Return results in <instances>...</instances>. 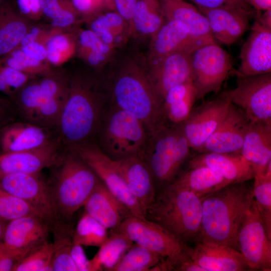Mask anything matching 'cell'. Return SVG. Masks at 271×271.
<instances>
[{
    "label": "cell",
    "mask_w": 271,
    "mask_h": 271,
    "mask_svg": "<svg viewBox=\"0 0 271 271\" xmlns=\"http://www.w3.org/2000/svg\"><path fill=\"white\" fill-rule=\"evenodd\" d=\"M100 75L107 104L139 119L149 135L165 124L161 103L148 74L146 58L123 57Z\"/></svg>",
    "instance_id": "cell-1"
},
{
    "label": "cell",
    "mask_w": 271,
    "mask_h": 271,
    "mask_svg": "<svg viewBox=\"0 0 271 271\" xmlns=\"http://www.w3.org/2000/svg\"><path fill=\"white\" fill-rule=\"evenodd\" d=\"M107 104L100 73L80 70L70 75L67 97L55 128L65 148L95 140Z\"/></svg>",
    "instance_id": "cell-2"
},
{
    "label": "cell",
    "mask_w": 271,
    "mask_h": 271,
    "mask_svg": "<svg viewBox=\"0 0 271 271\" xmlns=\"http://www.w3.org/2000/svg\"><path fill=\"white\" fill-rule=\"evenodd\" d=\"M50 188L62 233L71 232L69 223L83 207L100 179L93 170L73 151L65 148L56 163Z\"/></svg>",
    "instance_id": "cell-3"
},
{
    "label": "cell",
    "mask_w": 271,
    "mask_h": 271,
    "mask_svg": "<svg viewBox=\"0 0 271 271\" xmlns=\"http://www.w3.org/2000/svg\"><path fill=\"white\" fill-rule=\"evenodd\" d=\"M253 198L252 188L245 182L230 183L202 198L201 227L197 239L237 249V232Z\"/></svg>",
    "instance_id": "cell-4"
},
{
    "label": "cell",
    "mask_w": 271,
    "mask_h": 271,
    "mask_svg": "<svg viewBox=\"0 0 271 271\" xmlns=\"http://www.w3.org/2000/svg\"><path fill=\"white\" fill-rule=\"evenodd\" d=\"M146 218L161 225L188 245L200 236L202 199L192 192L169 184L156 195L146 210Z\"/></svg>",
    "instance_id": "cell-5"
},
{
    "label": "cell",
    "mask_w": 271,
    "mask_h": 271,
    "mask_svg": "<svg viewBox=\"0 0 271 271\" xmlns=\"http://www.w3.org/2000/svg\"><path fill=\"white\" fill-rule=\"evenodd\" d=\"M149 133L144 124L131 113L107 104L95 140L112 160L142 158Z\"/></svg>",
    "instance_id": "cell-6"
},
{
    "label": "cell",
    "mask_w": 271,
    "mask_h": 271,
    "mask_svg": "<svg viewBox=\"0 0 271 271\" xmlns=\"http://www.w3.org/2000/svg\"><path fill=\"white\" fill-rule=\"evenodd\" d=\"M191 148L179 124H165L149 138L142 158L156 184H171L190 155Z\"/></svg>",
    "instance_id": "cell-7"
},
{
    "label": "cell",
    "mask_w": 271,
    "mask_h": 271,
    "mask_svg": "<svg viewBox=\"0 0 271 271\" xmlns=\"http://www.w3.org/2000/svg\"><path fill=\"white\" fill-rule=\"evenodd\" d=\"M117 231L132 242L144 246L168 259L174 270L189 255L188 245L158 224L131 215L124 219Z\"/></svg>",
    "instance_id": "cell-8"
},
{
    "label": "cell",
    "mask_w": 271,
    "mask_h": 271,
    "mask_svg": "<svg viewBox=\"0 0 271 271\" xmlns=\"http://www.w3.org/2000/svg\"><path fill=\"white\" fill-rule=\"evenodd\" d=\"M192 83L196 99L218 93L233 66L230 55L217 43L203 45L190 54Z\"/></svg>",
    "instance_id": "cell-9"
},
{
    "label": "cell",
    "mask_w": 271,
    "mask_h": 271,
    "mask_svg": "<svg viewBox=\"0 0 271 271\" xmlns=\"http://www.w3.org/2000/svg\"><path fill=\"white\" fill-rule=\"evenodd\" d=\"M67 148L75 152L93 170L110 192L132 215L146 218L145 210L129 191L113 160L100 149L95 140Z\"/></svg>",
    "instance_id": "cell-10"
},
{
    "label": "cell",
    "mask_w": 271,
    "mask_h": 271,
    "mask_svg": "<svg viewBox=\"0 0 271 271\" xmlns=\"http://www.w3.org/2000/svg\"><path fill=\"white\" fill-rule=\"evenodd\" d=\"M0 186L32 206L50 226L55 236L61 235L48 181L37 173H16L0 179Z\"/></svg>",
    "instance_id": "cell-11"
},
{
    "label": "cell",
    "mask_w": 271,
    "mask_h": 271,
    "mask_svg": "<svg viewBox=\"0 0 271 271\" xmlns=\"http://www.w3.org/2000/svg\"><path fill=\"white\" fill-rule=\"evenodd\" d=\"M236 245L249 269L271 270V239L267 236L254 198L239 226Z\"/></svg>",
    "instance_id": "cell-12"
},
{
    "label": "cell",
    "mask_w": 271,
    "mask_h": 271,
    "mask_svg": "<svg viewBox=\"0 0 271 271\" xmlns=\"http://www.w3.org/2000/svg\"><path fill=\"white\" fill-rule=\"evenodd\" d=\"M222 93L251 121H271V73L238 76L236 87Z\"/></svg>",
    "instance_id": "cell-13"
},
{
    "label": "cell",
    "mask_w": 271,
    "mask_h": 271,
    "mask_svg": "<svg viewBox=\"0 0 271 271\" xmlns=\"http://www.w3.org/2000/svg\"><path fill=\"white\" fill-rule=\"evenodd\" d=\"M190 54L177 52L146 58L148 74L161 104L164 97L171 88L192 82Z\"/></svg>",
    "instance_id": "cell-14"
},
{
    "label": "cell",
    "mask_w": 271,
    "mask_h": 271,
    "mask_svg": "<svg viewBox=\"0 0 271 271\" xmlns=\"http://www.w3.org/2000/svg\"><path fill=\"white\" fill-rule=\"evenodd\" d=\"M230 104L222 93L192 109L187 118L179 124L191 149L197 152L202 146L225 117Z\"/></svg>",
    "instance_id": "cell-15"
},
{
    "label": "cell",
    "mask_w": 271,
    "mask_h": 271,
    "mask_svg": "<svg viewBox=\"0 0 271 271\" xmlns=\"http://www.w3.org/2000/svg\"><path fill=\"white\" fill-rule=\"evenodd\" d=\"M238 76L271 73V25L255 17L239 54Z\"/></svg>",
    "instance_id": "cell-16"
},
{
    "label": "cell",
    "mask_w": 271,
    "mask_h": 271,
    "mask_svg": "<svg viewBox=\"0 0 271 271\" xmlns=\"http://www.w3.org/2000/svg\"><path fill=\"white\" fill-rule=\"evenodd\" d=\"M65 147L56 138L47 145L32 150L0 154V179L16 173H37L51 168Z\"/></svg>",
    "instance_id": "cell-17"
},
{
    "label": "cell",
    "mask_w": 271,
    "mask_h": 271,
    "mask_svg": "<svg viewBox=\"0 0 271 271\" xmlns=\"http://www.w3.org/2000/svg\"><path fill=\"white\" fill-rule=\"evenodd\" d=\"M250 121L240 108L231 103L225 117L197 152L240 154Z\"/></svg>",
    "instance_id": "cell-18"
},
{
    "label": "cell",
    "mask_w": 271,
    "mask_h": 271,
    "mask_svg": "<svg viewBox=\"0 0 271 271\" xmlns=\"http://www.w3.org/2000/svg\"><path fill=\"white\" fill-rule=\"evenodd\" d=\"M50 226L41 217L28 215L9 221L1 245L5 248L26 255L47 242Z\"/></svg>",
    "instance_id": "cell-19"
},
{
    "label": "cell",
    "mask_w": 271,
    "mask_h": 271,
    "mask_svg": "<svg viewBox=\"0 0 271 271\" xmlns=\"http://www.w3.org/2000/svg\"><path fill=\"white\" fill-rule=\"evenodd\" d=\"M188 246L189 256L205 271H243L249 269L241 253L226 244L207 240H196Z\"/></svg>",
    "instance_id": "cell-20"
},
{
    "label": "cell",
    "mask_w": 271,
    "mask_h": 271,
    "mask_svg": "<svg viewBox=\"0 0 271 271\" xmlns=\"http://www.w3.org/2000/svg\"><path fill=\"white\" fill-rule=\"evenodd\" d=\"M213 43L217 42L195 36L183 23L168 20L151 37L148 56H162L177 52L191 53L203 45Z\"/></svg>",
    "instance_id": "cell-21"
},
{
    "label": "cell",
    "mask_w": 271,
    "mask_h": 271,
    "mask_svg": "<svg viewBox=\"0 0 271 271\" xmlns=\"http://www.w3.org/2000/svg\"><path fill=\"white\" fill-rule=\"evenodd\" d=\"M197 8L206 18L215 41L228 46L244 34L249 28L250 20L256 15V12L242 9Z\"/></svg>",
    "instance_id": "cell-22"
},
{
    "label": "cell",
    "mask_w": 271,
    "mask_h": 271,
    "mask_svg": "<svg viewBox=\"0 0 271 271\" xmlns=\"http://www.w3.org/2000/svg\"><path fill=\"white\" fill-rule=\"evenodd\" d=\"M56 138L55 129L15 121L0 127V153L36 149Z\"/></svg>",
    "instance_id": "cell-23"
},
{
    "label": "cell",
    "mask_w": 271,
    "mask_h": 271,
    "mask_svg": "<svg viewBox=\"0 0 271 271\" xmlns=\"http://www.w3.org/2000/svg\"><path fill=\"white\" fill-rule=\"evenodd\" d=\"M83 207L85 213L110 232L117 230L124 219L132 215L100 180Z\"/></svg>",
    "instance_id": "cell-24"
},
{
    "label": "cell",
    "mask_w": 271,
    "mask_h": 271,
    "mask_svg": "<svg viewBox=\"0 0 271 271\" xmlns=\"http://www.w3.org/2000/svg\"><path fill=\"white\" fill-rule=\"evenodd\" d=\"M113 161L129 191L145 210L146 216V209L157 195L156 186L147 164L139 156Z\"/></svg>",
    "instance_id": "cell-25"
},
{
    "label": "cell",
    "mask_w": 271,
    "mask_h": 271,
    "mask_svg": "<svg viewBox=\"0 0 271 271\" xmlns=\"http://www.w3.org/2000/svg\"><path fill=\"white\" fill-rule=\"evenodd\" d=\"M206 166L231 183L245 182L252 179V166L237 153H203L191 158L188 168Z\"/></svg>",
    "instance_id": "cell-26"
},
{
    "label": "cell",
    "mask_w": 271,
    "mask_h": 271,
    "mask_svg": "<svg viewBox=\"0 0 271 271\" xmlns=\"http://www.w3.org/2000/svg\"><path fill=\"white\" fill-rule=\"evenodd\" d=\"M240 154L254 172L266 170L271 164V121H250Z\"/></svg>",
    "instance_id": "cell-27"
},
{
    "label": "cell",
    "mask_w": 271,
    "mask_h": 271,
    "mask_svg": "<svg viewBox=\"0 0 271 271\" xmlns=\"http://www.w3.org/2000/svg\"><path fill=\"white\" fill-rule=\"evenodd\" d=\"M159 1L166 21H179L185 24L195 36L216 42L212 36L206 18L196 6L185 0Z\"/></svg>",
    "instance_id": "cell-28"
},
{
    "label": "cell",
    "mask_w": 271,
    "mask_h": 271,
    "mask_svg": "<svg viewBox=\"0 0 271 271\" xmlns=\"http://www.w3.org/2000/svg\"><path fill=\"white\" fill-rule=\"evenodd\" d=\"M34 23L9 2L0 4V58L19 46Z\"/></svg>",
    "instance_id": "cell-29"
},
{
    "label": "cell",
    "mask_w": 271,
    "mask_h": 271,
    "mask_svg": "<svg viewBox=\"0 0 271 271\" xmlns=\"http://www.w3.org/2000/svg\"><path fill=\"white\" fill-rule=\"evenodd\" d=\"M76 54L95 72L100 73L111 61L115 49L103 42L89 29L76 28Z\"/></svg>",
    "instance_id": "cell-30"
},
{
    "label": "cell",
    "mask_w": 271,
    "mask_h": 271,
    "mask_svg": "<svg viewBox=\"0 0 271 271\" xmlns=\"http://www.w3.org/2000/svg\"><path fill=\"white\" fill-rule=\"evenodd\" d=\"M196 91L192 82L176 85L165 94L162 101V112L165 124L178 125L189 115L195 100Z\"/></svg>",
    "instance_id": "cell-31"
},
{
    "label": "cell",
    "mask_w": 271,
    "mask_h": 271,
    "mask_svg": "<svg viewBox=\"0 0 271 271\" xmlns=\"http://www.w3.org/2000/svg\"><path fill=\"white\" fill-rule=\"evenodd\" d=\"M230 183L210 168L197 166L180 173L171 184L189 191L202 199Z\"/></svg>",
    "instance_id": "cell-32"
},
{
    "label": "cell",
    "mask_w": 271,
    "mask_h": 271,
    "mask_svg": "<svg viewBox=\"0 0 271 271\" xmlns=\"http://www.w3.org/2000/svg\"><path fill=\"white\" fill-rule=\"evenodd\" d=\"M86 23L88 29L115 49L131 35L128 24L115 11H104Z\"/></svg>",
    "instance_id": "cell-33"
},
{
    "label": "cell",
    "mask_w": 271,
    "mask_h": 271,
    "mask_svg": "<svg viewBox=\"0 0 271 271\" xmlns=\"http://www.w3.org/2000/svg\"><path fill=\"white\" fill-rule=\"evenodd\" d=\"M166 21L159 0H137L131 21V35L151 38Z\"/></svg>",
    "instance_id": "cell-34"
},
{
    "label": "cell",
    "mask_w": 271,
    "mask_h": 271,
    "mask_svg": "<svg viewBox=\"0 0 271 271\" xmlns=\"http://www.w3.org/2000/svg\"><path fill=\"white\" fill-rule=\"evenodd\" d=\"M133 244L120 232H110L98 252L90 260V271H111Z\"/></svg>",
    "instance_id": "cell-35"
},
{
    "label": "cell",
    "mask_w": 271,
    "mask_h": 271,
    "mask_svg": "<svg viewBox=\"0 0 271 271\" xmlns=\"http://www.w3.org/2000/svg\"><path fill=\"white\" fill-rule=\"evenodd\" d=\"M76 29H56L48 39L45 45L47 59L52 67L61 66L76 55Z\"/></svg>",
    "instance_id": "cell-36"
},
{
    "label": "cell",
    "mask_w": 271,
    "mask_h": 271,
    "mask_svg": "<svg viewBox=\"0 0 271 271\" xmlns=\"http://www.w3.org/2000/svg\"><path fill=\"white\" fill-rule=\"evenodd\" d=\"M43 17L50 25L61 30H71L84 22L70 0H42Z\"/></svg>",
    "instance_id": "cell-37"
},
{
    "label": "cell",
    "mask_w": 271,
    "mask_h": 271,
    "mask_svg": "<svg viewBox=\"0 0 271 271\" xmlns=\"http://www.w3.org/2000/svg\"><path fill=\"white\" fill-rule=\"evenodd\" d=\"M253 179L254 200L267 236L271 239V164L265 172H254Z\"/></svg>",
    "instance_id": "cell-38"
},
{
    "label": "cell",
    "mask_w": 271,
    "mask_h": 271,
    "mask_svg": "<svg viewBox=\"0 0 271 271\" xmlns=\"http://www.w3.org/2000/svg\"><path fill=\"white\" fill-rule=\"evenodd\" d=\"M162 258L153 251L135 243L111 271H151Z\"/></svg>",
    "instance_id": "cell-39"
},
{
    "label": "cell",
    "mask_w": 271,
    "mask_h": 271,
    "mask_svg": "<svg viewBox=\"0 0 271 271\" xmlns=\"http://www.w3.org/2000/svg\"><path fill=\"white\" fill-rule=\"evenodd\" d=\"M108 236V231L94 218L84 212L72 236V242L81 245L100 247Z\"/></svg>",
    "instance_id": "cell-40"
},
{
    "label": "cell",
    "mask_w": 271,
    "mask_h": 271,
    "mask_svg": "<svg viewBox=\"0 0 271 271\" xmlns=\"http://www.w3.org/2000/svg\"><path fill=\"white\" fill-rule=\"evenodd\" d=\"M0 60L6 66L35 77L44 75L52 68L48 61L31 58L19 47L1 58Z\"/></svg>",
    "instance_id": "cell-41"
},
{
    "label": "cell",
    "mask_w": 271,
    "mask_h": 271,
    "mask_svg": "<svg viewBox=\"0 0 271 271\" xmlns=\"http://www.w3.org/2000/svg\"><path fill=\"white\" fill-rule=\"evenodd\" d=\"M55 249V242H45L27 253L13 270L53 271L52 260Z\"/></svg>",
    "instance_id": "cell-42"
},
{
    "label": "cell",
    "mask_w": 271,
    "mask_h": 271,
    "mask_svg": "<svg viewBox=\"0 0 271 271\" xmlns=\"http://www.w3.org/2000/svg\"><path fill=\"white\" fill-rule=\"evenodd\" d=\"M70 75L62 69L52 67L37 79L42 92L47 96L65 102L68 92Z\"/></svg>",
    "instance_id": "cell-43"
},
{
    "label": "cell",
    "mask_w": 271,
    "mask_h": 271,
    "mask_svg": "<svg viewBox=\"0 0 271 271\" xmlns=\"http://www.w3.org/2000/svg\"><path fill=\"white\" fill-rule=\"evenodd\" d=\"M28 215L41 217L32 206L8 193L0 186V218L10 221Z\"/></svg>",
    "instance_id": "cell-44"
},
{
    "label": "cell",
    "mask_w": 271,
    "mask_h": 271,
    "mask_svg": "<svg viewBox=\"0 0 271 271\" xmlns=\"http://www.w3.org/2000/svg\"><path fill=\"white\" fill-rule=\"evenodd\" d=\"M36 77L6 66L0 60V92L10 98Z\"/></svg>",
    "instance_id": "cell-45"
},
{
    "label": "cell",
    "mask_w": 271,
    "mask_h": 271,
    "mask_svg": "<svg viewBox=\"0 0 271 271\" xmlns=\"http://www.w3.org/2000/svg\"><path fill=\"white\" fill-rule=\"evenodd\" d=\"M54 242L55 249L52 260L53 271H77L71 253L72 236L57 237Z\"/></svg>",
    "instance_id": "cell-46"
},
{
    "label": "cell",
    "mask_w": 271,
    "mask_h": 271,
    "mask_svg": "<svg viewBox=\"0 0 271 271\" xmlns=\"http://www.w3.org/2000/svg\"><path fill=\"white\" fill-rule=\"evenodd\" d=\"M70 1L85 22L108 9L103 0Z\"/></svg>",
    "instance_id": "cell-47"
},
{
    "label": "cell",
    "mask_w": 271,
    "mask_h": 271,
    "mask_svg": "<svg viewBox=\"0 0 271 271\" xmlns=\"http://www.w3.org/2000/svg\"><path fill=\"white\" fill-rule=\"evenodd\" d=\"M57 28L50 24L44 25L34 22L22 38L19 46L21 47L33 42H38L46 45L49 38Z\"/></svg>",
    "instance_id": "cell-48"
},
{
    "label": "cell",
    "mask_w": 271,
    "mask_h": 271,
    "mask_svg": "<svg viewBox=\"0 0 271 271\" xmlns=\"http://www.w3.org/2000/svg\"><path fill=\"white\" fill-rule=\"evenodd\" d=\"M197 7L204 9L233 8L256 12L245 0H190Z\"/></svg>",
    "instance_id": "cell-49"
},
{
    "label": "cell",
    "mask_w": 271,
    "mask_h": 271,
    "mask_svg": "<svg viewBox=\"0 0 271 271\" xmlns=\"http://www.w3.org/2000/svg\"><path fill=\"white\" fill-rule=\"evenodd\" d=\"M42 0H17V9L27 19L37 22L43 17Z\"/></svg>",
    "instance_id": "cell-50"
},
{
    "label": "cell",
    "mask_w": 271,
    "mask_h": 271,
    "mask_svg": "<svg viewBox=\"0 0 271 271\" xmlns=\"http://www.w3.org/2000/svg\"><path fill=\"white\" fill-rule=\"evenodd\" d=\"M25 256L22 253L7 250L0 244V271L13 270Z\"/></svg>",
    "instance_id": "cell-51"
},
{
    "label": "cell",
    "mask_w": 271,
    "mask_h": 271,
    "mask_svg": "<svg viewBox=\"0 0 271 271\" xmlns=\"http://www.w3.org/2000/svg\"><path fill=\"white\" fill-rule=\"evenodd\" d=\"M17 118L12 101L0 97V127L16 121Z\"/></svg>",
    "instance_id": "cell-52"
},
{
    "label": "cell",
    "mask_w": 271,
    "mask_h": 271,
    "mask_svg": "<svg viewBox=\"0 0 271 271\" xmlns=\"http://www.w3.org/2000/svg\"><path fill=\"white\" fill-rule=\"evenodd\" d=\"M71 253L77 271H90V260L87 259L81 245L72 242Z\"/></svg>",
    "instance_id": "cell-53"
},
{
    "label": "cell",
    "mask_w": 271,
    "mask_h": 271,
    "mask_svg": "<svg viewBox=\"0 0 271 271\" xmlns=\"http://www.w3.org/2000/svg\"><path fill=\"white\" fill-rule=\"evenodd\" d=\"M115 11L131 26L133 13L137 0H113Z\"/></svg>",
    "instance_id": "cell-54"
},
{
    "label": "cell",
    "mask_w": 271,
    "mask_h": 271,
    "mask_svg": "<svg viewBox=\"0 0 271 271\" xmlns=\"http://www.w3.org/2000/svg\"><path fill=\"white\" fill-rule=\"evenodd\" d=\"M19 47L32 58L42 61H48L46 48L44 44L33 42Z\"/></svg>",
    "instance_id": "cell-55"
},
{
    "label": "cell",
    "mask_w": 271,
    "mask_h": 271,
    "mask_svg": "<svg viewBox=\"0 0 271 271\" xmlns=\"http://www.w3.org/2000/svg\"><path fill=\"white\" fill-rule=\"evenodd\" d=\"M176 270L205 271L204 268L193 261L189 256L177 266Z\"/></svg>",
    "instance_id": "cell-56"
},
{
    "label": "cell",
    "mask_w": 271,
    "mask_h": 271,
    "mask_svg": "<svg viewBox=\"0 0 271 271\" xmlns=\"http://www.w3.org/2000/svg\"><path fill=\"white\" fill-rule=\"evenodd\" d=\"M256 12L258 16L262 11L271 8V0H245Z\"/></svg>",
    "instance_id": "cell-57"
},
{
    "label": "cell",
    "mask_w": 271,
    "mask_h": 271,
    "mask_svg": "<svg viewBox=\"0 0 271 271\" xmlns=\"http://www.w3.org/2000/svg\"><path fill=\"white\" fill-rule=\"evenodd\" d=\"M7 221L0 218V243L2 242L4 231L7 223Z\"/></svg>",
    "instance_id": "cell-58"
},
{
    "label": "cell",
    "mask_w": 271,
    "mask_h": 271,
    "mask_svg": "<svg viewBox=\"0 0 271 271\" xmlns=\"http://www.w3.org/2000/svg\"><path fill=\"white\" fill-rule=\"evenodd\" d=\"M109 10L115 11L113 0H103Z\"/></svg>",
    "instance_id": "cell-59"
},
{
    "label": "cell",
    "mask_w": 271,
    "mask_h": 271,
    "mask_svg": "<svg viewBox=\"0 0 271 271\" xmlns=\"http://www.w3.org/2000/svg\"><path fill=\"white\" fill-rule=\"evenodd\" d=\"M5 1V0H0V4L3 3Z\"/></svg>",
    "instance_id": "cell-60"
},
{
    "label": "cell",
    "mask_w": 271,
    "mask_h": 271,
    "mask_svg": "<svg viewBox=\"0 0 271 271\" xmlns=\"http://www.w3.org/2000/svg\"><path fill=\"white\" fill-rule=\"evenodd\" d=\"M0 154H1V153H0Z\"/></svg>",
    "instance_id": "cell-61"
}]
</instances>
